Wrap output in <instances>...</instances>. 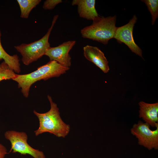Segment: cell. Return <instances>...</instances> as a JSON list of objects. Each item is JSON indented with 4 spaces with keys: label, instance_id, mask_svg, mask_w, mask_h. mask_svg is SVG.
Returning a JSON list of instances; mask_svg holds the SVG:
<instances>
[{
    "label": "cell",
    "instance_id": "2e32d148",
    "mask_svg": "<svg viewBox=\"0 0 158 158\" xmlns=\"http://www.w3.org/2000/svg\"><path fill=\"white\" fill-rule=\"evenodd\" d=\"M62 2L61 0H46L44 3L43 8L45 10H52Z\"/></svg>",
    "mask_w": 158,
    "mask_h": 158
},
{
    "label": "cell",
    "instance_id": "6da1fadb",
    "mask_svg": "<svg viewBox=\"0 0 158 158\" xmlns=\"http://www.w3.org/2000/svg\"><path fill=\"white\" fill-rule=\"evenodd\" d=\"M69 67L64 66L55 61H50L47 63L38 67L35 71L25 74H17L12 80L18 83V87L25 97H28L30 87L36 82L46 80L51 78L59 77L66 72Z\"/></svg>",
    "mask_w": 158,
    "mask_h": 158
},
{
    "label": "cell",
    "instance_id": "5b68a950",
    "mask_svg": "<svg viewBox=\"0 0 158 158\" xmlns=\"http://www.w3.org/2000/svg\"><path fill=\"white\" fill-rule=\"evenodd\" d=\"M4 136L11 144L9 153L12 152L19 153L22 155L29 154L33 158H45L43 152L33 148L28 143V136L26 133L8 130L5 133Z\"/></svg>",
    "mask_w": 158,
    "mask_h": 158
},
{
    "label": "cell",
    "instance_id": "30bf717a",
    "mask_svg": "<svg viewBox=\"0 0 158 158\" xmlns=\"http://www.w3.org/2000/svg\"><path fill=\"white\" fill-rule=\"evenodd\" d=\"M140 118L152 127L158 126V103L149 104L143 101L138 103Z\"/></svg>",
    "mask_w": 158,
    "mask_h": 158
},
{
    "label": "cell",
    "instance_id": "7a4b0ae2",
    "mask_svg": "<svg viewBox=\"0 0 158 158\" xmlns=\"http://www.w3.org/2000/svg\"><path fill=\"white\" fill-rule=\"evenodd\" d=\"M47 98L50 104V109L47 112L40 113L34 110V114L38 118L39 126L34 132L36 136L45 132L54 134L58 137L64 138L69 133V125L64 123L61 119L57 105L53 101L51 96Z\"/></svg>",
    "mask_w": 158,
    "mask_h": 158
},
{
    "label": "cell",
    "instance_id": "5bb4252c",
    "mask_svg": "<svg viewBox=\"0 0 158 158\" xmlns=\"http://www.w3.org/2000/svg\"><path fill=\"white\" fill-rule=\"evenodd\" d=\"M146 5L147 9L151 15L152 25L154 24L155 20L158 17V0H142Z\"/></svg>",
    "mask_w": 158,
    "mask_h": 158
},
{
    "label": "cell",
    "instance_id": "9a60e30c",
    "mask_svg": "<svg viewBox=\"0 0 158 158\" xmlns=\"http://www.w3.org/2000/svg\"><path fill=\"white\" fill-rule=\"evenodd\" d=\"M17 74L4 61L0 64V81L12 80L16 77Z\"/></svg>",
    "mask_w": 158,
    "mask_h": 158
},
{
    "label": "cell",
    "instance_id": "52a82bcc",
    "mask_svg": "<svg viewBox=\"0 0 158 158\" xmlns=\"http://www.w3.org/2000/svg\"><path fill=\"white\" fill-rule=\"evenodd\" d=\"M137 19L134 15L127 24L117 27L114 38L120 43H124L132 52L142 57V50L135 42L133 36V28Z\"/></svg>",
    "mask_w": 158,
    "mask_h": 158
},
{
    "label": "cell",
    "instance_id": "8fae6325",
    "mask_svg": "<svg viewBox=\"0 0 158 158\" xmlns=\"http://www.w3.org/2000/svg\"><path fill=\"white\" fill-rule=\"evenodd\" d=\"M95 0H73L71 4L77 6L80 17L93 20L99 16L95 8Z\"/></svg>",
    "mask_w": 158,
    "mask_h": 158
},
{
    "label": "cell",
    "instance_id": "3957f363",
    "mask_svg": "<svg viewBox=\"0 0 158 158\" xmlns=\"http://www.w3.org/2000/svg\"><path fill=\"white\" fill-rule=\"evenodd\" d=\"M116 17H96L91 25L82 29L80 33L82 37L95 40L104 44L114 38L117 27L116 26Z\"/></svg>",
    "mask_w": 158,
    "mask_h": 158
},
{
    "label": "cell",
    "instance_id": "8992f818",
    "mask_svg": "<svg viewBox=\"0 0 158 158\" xmlns=\"http://www.w3.org/2000/svg\"><path fill=\"white\" fill-rule=\"evenodd\" d=\"M150 125L139 121L134 124L130 130L131 133L138 139V144L149 150L158 149V126L152 130Z\"/></svg>",
    "mask_w": 158,
    "mask_h": 158
},
{
    "label": "cell",
    "instance_id": "277c9868",
    "mask_svg": "<svg viewBox=\"0 0 158 158\" xmlns=\"http://www.w3.org/2000/svg\"><path fill=\"white\" fill-rule=\"evenodd\" d=\"M58 16V15L54 16L51 27L41 38L30 43H22L14 46L21 55V60L24 65H29L45 55L46 50L50 47L49 38Z\"/></svg>",
    "mask_w": 158,
    "mask_h": 158
},
{
    "label": "cell",
    "instance_id": "ba28073f",
    "mask_svg": "<svg viewBox=\"0 0 158 158\" xmlns=\"http://www.w3.org/2000/svg\"><path fill=\"white\" fill-rule=\"evenodd\" d=\"M76 41L71 40L64 42L58 46L49 47L45 55L48 56L50 61H55L62 65L69 67L71 65V58L69 53Z\"/></svg>",
    "mask_w": 158,
    "mask_h": 158
},
{
    "label": "cell",
    "instance_id": "7c38bea8",
    "mask_svg": "<svg viewBox=\"0 0 158 158\" xmlns=\"http://www.w3.org/2000/svg\"><path fill=\"white\" fill-rule=\"evenodd\" d=\"M1 33L0 30V61L2 59L9 67L16 73L21 71L20 60L17 54L10 55L8 54L2 47L1 42Z\"/></svg>",
    "mask_w": 158,
    "mask_h": 158
},
{
    "label": "cell",
    "instance_id": "4fadbf2b",
    "mask_svg": "<svg viewBox=\"0 0 158 158\" xmlns=\"http://www.w3.org/2000/svg\"><path fill=\"white\" fill-rule=\"evenodd\" d=\"M20 11V17L27 18L31 11L41 1V0H17Z\"/></svg>",
    "mask_w": 158,
    "mask_h": 158
},
{
    "label": "cell",
    "instance_id": "9c48e42d",
    "mask_svg": "<svg viewBox=\"0 0 158 158\" xmlns=\"http://www.w3.org/2000/svg\"><path fill=\"white\" fill-rule=\"evenodd\" d=\"M85 58L92 62L105 73H108L109 68L108 61L104 53L98 47L87 45L83 48Z\"/></svg>",
    "mask_w": 158,
    "mask_h": 158
},
{
    "label": "cell",
    "instance_id": "e0dca14e",
    "mask_svg": "<svg viewBox=\"0 0 158 158\" xmlns=\"http://www.w3.org/2000/svg\"><path fill=\"white\" fill-rule=\"evenodd\" d=\"M7 153V149L6 147L0 143V158H4Z\"/></svg>",
    "mask_w": 158,
    "mask_h": 158
}]
</instances>
